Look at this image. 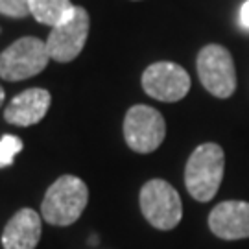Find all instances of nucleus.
Segmentation results:
<instances>
[{
	"instance_id": "nucleus-9",
	"label": "nucleus",
	"mask_w": 249,
	"mask_h": 249,
	"mask_svg": "<svg viewBox=\"0 0 249 249\" xmlns=\"http://www.w3.org/2000/svg\"><path fill=\"white\" fill-rule=\"evenodd\" d=\"M209 227L223 240L249 238V203L231 199L216 205L209 216Z\"/></svg>"
},
{
	"instance_id": "nucleus-8",
	"label": "nucleus",
	"mask_w": 249,
	"mask_h": 249,
	"mask_svg": "<svg viewBox=\"0 0 249 249\" xmlns=\"http://www.w3.org/2000/svg\"><path fill=\"white\" fill-rule=\"evenodd\" d=\"M142 89L160 102H179L190 90V76L176 63H153L142 74Z\"/></svg>"
},
{
	"instance_id": "nucleus-4",
	"label": "nucleus",
	"mask_w": 249,
	"mask_h": 249,
	"mask_svg": "<svg viewBox=\"0 0 249 249\" xmlns=\"http://www.w3.org/2000/svg\"><path fill=\"white\" fill-rule=\"evenodd\" d=\"M144 218L160 231L174 229L183 218V203L178 190L162 179H151L141 190Z\"/></svg>"
},
{
	"instance_id": "nucleus-6",
	"label": "nucleus",
	"mask_w": 249,
	"mask_h": 249,
	"mask_svg": "<svg viewBox=\"0 0 249 249\" xmlns=\"http://www.w3.org/2000/svg\"><path fill=\"white\" fill-rule=\"evenodd\" d=\"M166 135L164 118L157 109L133 106L124 118V139L137 153H151L159 148Z\"/></svg>"
},
{
	"instance_id": "nucleus-3",
	"label": "nucleus",
	"mask_w": 249,
	"mask_h": 249,
	"mask_svg": "<svg viewBox=\"0 0 249 249\" xmlns=\"http://www.w3.org/2000/svg\"><path fill=\"white\" fill-rule=\"evenodd\" d=\"M48 61L46 43L37 37H22L0 53V78L8 81L26 80L45 71Z\"/></svg>"
},
{
	"instance_id": "nucleus-12",
	"label": "nucleus",
	"mask_w": 249,
	"mask_h": 249,
	"mask_svg": "<svg viewBox=\"0 0 249 249\" xmlns=\"http://www.w3.org/2000/svg\"><path fill=\"white\" fill-rule=\"evenodd\" d=\"M72 9L71 0H30V15H34L37 22L52 28L69 17Z\"/></svg>"
},
{
	"instance_id": "nucleus-11",
	"label": "nucleus",
	"mask_w": 249,
	"mask_h": 249,
	"mask_svg": "<svg viewBox=\"0 0 249 249\" xmlns=\"http://www.w3.org/2000/svg\"><path fill=\"white\" fill-rule=\"evenodd\" d=\"M41 238V216L32 209H20L2 232L4 249H36Z\"/></svg>"
},
{
	"instance_id": "nucleus-13",
	"label": "nucleus",
	"mask_w": 249,
	"mask_h": 249,
	"mask_svg": "<svg viewBox=\"0 0 249 249\" xmlns=\"http://www.w3.org/2000/svg\"><path fill=\"white\" fill-rule=\"evenodd\" d=\"M22 151V141L15 135H4L0 139V168L9 166Z\"/></svg>"
},
{
	"instance_id": "nucleus-16",
	"label": "nucleus",
	"mask_w": 249,
	"mask_h": 249,
	"mask_svg": "<svg viewBox=\"0 0 249 249\" xmlns=\"http://www.w3.org/2000/svg\"><path fill=\"white\" fill-rule=\"evenodd\" d=\"M2 104H4V89L0 87V106H2Z\"/></svg>"
},
{
	"instance_id": "nucleus-2",
	"label": "nucleus",
	"mask_w": 249,
	"mask_h": 249,
	"mask_svg": "<svg viewBox=\"0 0 249 249\" xmlns=\"http://www.w3.org/2000/svg\"><path fill=\"white\" fill-rule=\"evenodd\" d=\"M89 201V188L76 176H63L53 181L52 187L46 190L41 211L43 218L50 225L67 227L72 225Z\"/></svg>"
},
{
	"instance_id": "nucleus-14",
	"label": "nucleus",
	"mask_w": 249,
	"mask_h": 249,
	"mask_svg": "<svg viewBox=\"0 0 249 249\" xmlns=\"http://www.w3.org/2000/svg\"><path fill=\"white\" fill-rule=\"evenodd\" d=\"M0 13L6 17H26L30 13V0H0Z\"/></svg>"
},
{
	"instance_id": "nucleus-15",
	"label": "nucleus",
	"mask_w": 249,
	"mask_h": 249,
	"mask_svg": "<svg viewBox=\"0 0 249 249\" xmlns=\"http://www.w3.org/2000/svg\"><path fill=\"white\" fill-rule=\"evenodd\" d=\"M240 26L249 30V0H246L240 8Z\"/></svg>"
},
{
	"instance_id": "nucleus-5",
	"label": "nucleus",
	"mask_w": 249,
	"mask_h": 249,
	"mask_svg": "<svg viewBox=\"0 0 249 249\" xmlns=\"http://www.w3.org/2000/svg\"><path fill=\"white\" fill-rule=\"evenodd\" d=\"M197 76L216 98H229L236 89V71L227 48L209 45L197 55Z\"/></svg>"
},
{
	"instance_id": "nucleus-7",
	"label": "nucleus",
	"mask_w": 249,
	"mask_h": 249,
	"mask_svg": "<svg viewBox=\"0 0 249 249\" xmlns=\"http://www.w3.org/2000/svg\"><path fill=\"white\" fill-rule=\"evenodd\" d=\"M89 36V13L80 6H74L69 17L52 28L46 39L50 59L69 63L76 59L85 46Z\"/></svg>"
},
{
	"instance_id": "nucleus-10",
	"label": "nucleus",
	"mask_w": 249,
	"mask_h": 249,
	"mask_svg": "<svg viewBox=\"0 0 249 249\" xmlns=\"http://www.w3.org/2000/svg\"><path fill=\"white\" fill-rule=\"evenodd\" d=\"M50 92L45 89H28L9 102L4 118L15 125H34L45 118L50 107Z\"/></svg>"
},
{
	"instance_id": "nucleus-1",
	"label": "nucleus",
	"mask_w": 249,
	"mask_h": 249,
	"mask_svg": "<svg viewBox=\"0 0 249 249\" xmlns=\"http://www.w3.org/2000/svg\"><path fill=\"white\" fill-rule=\"evenodd\" d=\"M225 157L223 150L214 142L197 146L188 157L185 168V185L188 194L197 201H211L223 179Z\"/></svg>"
}]
</instances>
